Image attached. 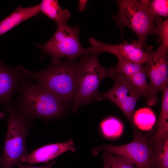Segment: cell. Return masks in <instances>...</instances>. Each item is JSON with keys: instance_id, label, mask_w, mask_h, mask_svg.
I'll use <instances>...</instances> for the list:
<instances>
[{"instance_id": "cell-1", "label": "cell", "mask_w": 168, "mask_h": 168, "mask_svg": "<svg viewBox=\"0 0 168 168\" xmlns=\"http://www.w3.org/2000/svg\"><path fill=\"white\" fill-rule=\"evenodd\" d=\"M17 99L10 106L23 114L30 121L40 118L49 120L59 117L65 113L66 105L43 86L25 77L19 82Z\"/></svg>"}, {"instance_id": "cell-2", "label": "cell", "mask_w": 168, "mask_h": 168, "mask_svg": "<svg viewBox=\"0 0 168 168\" xmlns=\"http://www.w3.org/2000/svg\"><path fill=\"white\" fill-rule=\"evenodd\" d=\"M75 60L62 61L51 63L46 68L35 72L18 68L27 78L35 81L50 91L66 105L76 98L78 88Z\"/></svg>"}, {"instance_id": "cell-3", "label": "cell", "mask_w": 168, "mask_h": 168, "mask_svg": "<svg viewBox=\"0 0 168 168\" xmlns=\"http://www.w3.org/2000/svg\"><path fill=\"white\" fill-rule=\"evenodd\" d=\"M100 54L89 53L76 63L78 88L72 104L74 113L81 106L89 105L92 101L101 100L100 92L98 91L100 84L106 77L114 78L115 67L106 68L102 66L98 60Z\"/></svg>"}, {"instance_id": "cell-4", "label": "cell", "mask_w": 168, "mask_h": 168, "mask_svg": "<svg viewBox=\"0 0 168 168\" xmlns=\"http://www.w3.org/2000/svg\"><path fill=\"white\" fill-rule=\"evenodd\" d=\"M9 114L7 130L2 155L0 156L2 168H13L28 154L26 141L30 123L21 112L11 106L5 108Z\"/></svg>"}, {"instance_id": "cell-5", "label": "cell", "mask_w": 168, "mask_h": 168, "mask_svg": "<svg viewBox=\"0 0 168 168\" xmlns=\"http://www.w3.org/2000/svg\"><path fill=\"white\" fill-rule=\"evenodd\" d=\"M57 29L51 38L44 44L36 43V46L44 54L49 55L52 63L61 61V58L76 60L89 53L81 45L79 39L80 28L78 26L72 27L66 23L57 24Z\"/></svg>"}, {"instance_id": "cell-6", "label": "cell", "mask_w": 168, "mask_h": 168, "mask_svg": "<svg viewBox=\"0 0 168 168\" xmlns=\"http://www.w3.org/2000/svg\"><path fill=\"white\" fill-rule=\"evenodd\" d=\"M117 2L119 13L115 19L131 29L138 37V41L144 46L147 37L155 34L157 17L150 13L145 0H119Z\"/></svg>"}, {"instance_id": "cell-7", "label": "cell", "mask_w": 168, "mask_h": 168, "mask_svg": "<svg viewBox=\"0 0 168 168\" xmlns=\"http://www.w3.org/2000/svg\"><path fill=\"white\" fill-rule=\"evenodd\" d=\"M133 126V139L130 142L122 145H105L94 149L96 155L101 151L125 157L138 168H154L152 159V149L149 138Z\"/></svg>"}, {"instance_id": "cell-8", "label": "cell", "mask_w": 168, "mask_h": 168, "mask_svg": "<svg viewBox=\"0 0 168 168\" xmlns=\"http://www.w3.org/2000/svg\"><path fill=\"white\" fill-rule=\"evenodd\" d=\"M113 80L115 83L112 88L105 92L100 93L101 100L106 99L115 104L133 126H135L133 116L135 107L138 100L143 95L116 72Z\"/></svg>"}, {"instance_id": "cell-9", "label": "cell", "mask_w": 168, "mask_h": 168, "mask_svg": "<svg viewBox=\"0 0 168 168\" xmlns=\"http://www.w3.org/2000/svg\"><path fill=\"white\" fill-rule=\"evenodd\" d=\"M144 47L148 54L144 68L152 94L149 106H152L158 102V91L168 86V52L158 49L154 51L145 44Z\"/></svg>"}, {"instance_id": "cell-10", "label": "cell", "mask_w": 168, "mask_h": 168, "mask_svg": "<svg viewBox=\"0 0 168 168\" xmlns=\"http://www.w3.org/2000/svg\"><path fill=\"white\" fill-rule=\"evenodd\" d=\"M89 41L91 46L86 49L90 53L109 52L142 65L145 63L147 58V53L143 49L144 46L138 41H133L130 43L125 41L119 44H110L91 37L89 39Z\"/></svg>"}, {"instance_id": "cell-11", "label": "cell", "mask_w": 168, "mask_h": 168, "mask_svg": "<svg viewBox=\"0 0 168 168\" xmlns=\"http://www.w3.org/2000/svg\"><path fill=\"white\" fill-rule=\"evenodd\" d=\"M25 77L17 66H7L0 58V102L5 108L10 106L12 96L17 90L19 82Z\"/></svg>"}, {"instance_id": "cell-12", "label": "cell", "mask_w": 168, "mask_h": 168, "mask_svg": "<svg viewBox=\"0 0 168 168\" xmlns=\"http://www.w3.org/2000/svg\"><path fill=\"white\" fill-rule=\"evenodd\" d=\"M76 148L72 139L62 142L47 144L32 151L23 157L21 162L30 165L40 163H47L68 151L74 152Z\"/></svg>"}, {"instance_id": "cell-13", "label": "cell", "mask_w": 168, "mask_h": 168, "mask_svg": "<svg viewBox=\"0 0 168 168\" xmlns=\"http://www.w3.org/2000/svg\"><path fill=\"white\" fill-rule=\"evenodd\" d=\"M39 4L27 7L19 6L9 16L0 21V36L22 22L39 13Z\"/></svg>"}, {"instance_id": "cell-14", "label": "cell", "mask_w": 168, "mask_h": 168, "mask_svg": "<svg viewBox=\"0 0 168 168\" xmlns=\"http://www.w3.org/2000/svg\"><path fill=\"white\" fill-rule=\"evenodd\" d=\"M149 141L154 168H168V134Z\"/></svg>"}, {"instance_id": "cell-15", "label": "cell", "mask_w": 168, "mask_h": 168, "mask_svg": "<svg viewBox=\"0 0 168 168\" xmlns=\"http://www.w3.org/2000/svg\"><path fill=\"white\" fill-rule=\"evenodd\" d=\"M39 4L40 12L57 24L66 23L70 17L69 11L62 8L57 0H43Z\"/></svg>"}, {"instance_id": "cell-16", "label": "cell", "mask_w": 168, "mask_h": 168, "mask_svg": "<svg viewBox=\"0 0 168 168\" xmlns=\"http://www.w3.org/2000/svg\"><path fill=\"white\" fill-rule=\"evenodd\" d=\"M162 99L160 112L157 122L156 129L154 134L149 138L152 139L168 134V86L161 90Z\"/></svg>"}, {"instance_id": "cell-17", "label": "cell", "mask_w": 168, "mask_h": 168, "mask_svg": "<svg viewBox=\"0 0 168 168\" xmlns=\"http://www.w3.org/2000/svg\"><path fill=\"white\" fill-rule=\"evenodd\" d=\"M133 87L138 90L146 98L147 104L149 106L152 97V94L145 70L127 77H122Z\"/></svg>"}, {"instance_id": "cell-18", "label": "cell", "mask_w": 168, "mask_h": 168, "mask_svg": "<svg viewBox=\"0 0 168 168\" xmlns=\"http://www.w3.org/2000/svg\"><path fill=\"white\" fill-rule=\"evenodd\" d=\"M156 120L155 113L152 110L148 107L138 109L134 112L133 116L134 126L142 130H151Z\"/></svg>"}, {"instance_id": "cell-19", "label": "cell", "mask_w": 168, "mask_h": 168, "mask_svg": "<svg viewBox=\"0 0 168 168\" xmlns=\"http://www.w3.org/2000/svg\"><path fill=\"white\" fill-rule=\"evenodd\" d=\"M100 128L102 135L108 139H114L120 136L124 130L122 122L113 116L103 120L100 124Z\"/></svg>"}, {"instance_id": "cell-20", "label": "cell", "mask_w": 168, "mask_h": 168, "mask_svg": "<svg viewBox=\"0 0 168 168\" xmlns=\"http://www.w3.org/2000/svg\"><path fill=\"white\" fill-rule=\"evenodd\" d=\"M116 56L118 62L115 67V70L122 77L129 76L145 70L144 66L142 64L132 62L119 56Z\"/></svg>"}, {"instance_id": "cell-21", "label": "cell", "mask_w": 168, "mask_h": 168, "mask_svg": "<svg viewBox=\"0 0 168 168\" xmlns=\"http://www.w3.org/2000/svg\"><path fill=\"white\" fill-rule=\"evenodd\" d=\"M104 165L102 168H138L128 159L103 151Z\"/></svg>"}, {"instance_id": "cell-22", "label": "cell", "mask_w": 168, "mask_h": 168, "mask_svg": "<svg viewBox=\"0 0 168 168\" xmlns=\"http://www.w3.org/2000/svg\"><path fill=\"white\" fill-rule=\"evenodd\" d=\"M155 34L158 35L161 44L158 48L168 52V20H163L157 17L155 21Z\"/></svg>"}, {"instance_id": "cell-23", "label": "cell", "mask_w": 168, "mask_h": 168, "mask_svg": "<svg viewBox=\"0 0 168 168\" xmlns=\"http://www.w3.org/2000/svg\"><path fill=\"white\" fill-rule=\"evenodd\" d=\"M147 9L152 16L167 17L168 15L167 0H145Z\"/></svg>"}, {"instance_id": "cell-24", "label": "cell", "mask_w": 168, "mask_h": 168, "mask_svg": "<svg viewBox=\"0 0 168 168\" xmlns=\"http://www.w3.org/2000/svg\"><path fill=\"white\" fill-rule=\"evenodd\" d=\"M55 162V161H53L46 166L39 167H33L25 165L22 164L21 163H20L16 166L18 168H51L54 164Z\"/></svg>"}, {"instance_id": "cell-25", "label": "cell", "mask_w": 168, "mask_h": 168, "mask_svg": "<svg viewBox=\"0 0 168 168\" xmlns=\"http://www.w3.org/2000/svg\"><path fill=\"white\" fill-rule=\"evenodd\" d=\"M6 115L5 113L2 112L0 111V119L2 118L6 117Z\"/></svg>"}, {"instance_id": "cell-26", "label": "cell", "mask_w": 168, "mask_h": 168, "mask_svg": "<svg viewBox=\"0 0 168 168\" xmlns=\"http://www.w3.org/2000/svg\"><path fill=\"white\" fill-rule=\"evenodd\" d=\"M0 168H2V167H0Z\"/></svg>"}]
</instances>
